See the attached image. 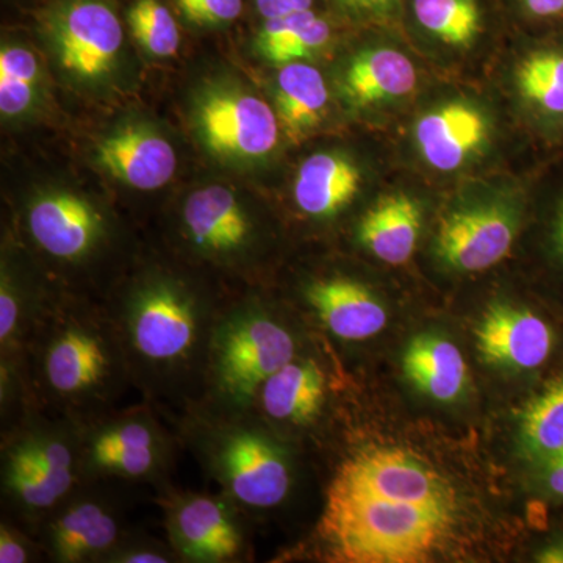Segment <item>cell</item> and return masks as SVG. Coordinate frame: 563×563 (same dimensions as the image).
<instances>
[{"instance_id": "obj_1", "label": "cell", "mask_w": 563, "mask_h": 563, "mask_svg": "<svg viewBox=\"0 0 563 563\" xmlns=\"http://www.w3.org/2000/svg\"><path fill=\"white\" fill-rule=\"evenodd\" d=\"M222 307L195 282L157 269L136 276L107 303L133 387L152 406L190 410L201 404Z\"/></svg>"}, {"instance_id": "obj_2", "label": "cell", "mask_w": 563, "mask_h": 563, "mask_svg": "<svg viewBox=\"0 0 563 563\" xmlns=\"http://www.w3.org/2000/svg\"><path fill=\"white\" fill-rule=\"evenodd\" d=\"M22 365L31 401L73 421L113 410L133 385L107 310L69 299L52 301L25 344Z\"/></svg>"}, {"instance_id": "obj_3", "label": "cell", "mask_w": 563, "mask_h": 563, "mask_svg": "<svg viewBox=\"0 0 563 563\" xmlns=\"http://www.w3.org/2000/svg\"><path fill=\"white\" fill-rule=\"evenodd\" d=\"M461 512L380 495L335 473L318 525L329 561L424 563L446 553Z\"/></svg>"}, {"instance_id": "obj_4", "label": "cell", "mask_w": 563, "mask_h": 563, "mask_svg": "<svg viewBox=\"0 0 563 563\" xmlns=\"http://www.w3.org/2000/svg\"><path fill=\"white\" fill-rule=\"evenodd\" d=\"M184 420L192 454L243 514L269 512L290 498L296 483L291 450L257 415L192 407Z\"/></svg>"}, {"instance_id": "obj_5", "label": "cell", "mask_w": 563, "mask_h": 563, "mask_svg": "<svg viewBox=\"0 0 563 563\" xmlns=\"http://www.w3.org/2000/svg\"><path fill=\"white\" fill-rule=\"evenodd\" d=\"M302 352L290 318L272 302L250 296L224 303L211 333L203 398L196 407L251 412L262 385Z\"/></svg>"}, {"instance_id": "obj_6", "label": "cell", "mask_w": 563, "mask_h": 563, "mask_svg": "<svg viewBox=\"0 0 563 563\" xmlns=\"http://www.w3.org/2000/svg\"><path fill=\"white\" fill-rule=\"evenodd\" d=\"M76 422L84 483L161 484L172 472L173 439L151 402Z\"/></svg>"}, {"instance_id": "obj_7", "label": "cell", "mask_w": 563, "mask_h": 563, "mask_svg": "<svg viewBox=\"0 0 563 563\" xmlns=\"http://www.w3.org/2000/svg\"><path fill=\"white\" fill-rule=\"evenodd\" d=\"M523 206L509 192H484L454 203L437 228L433 254L444 269L484 273L512 251Z\"/></svg>"}, {"instance_id": "obj_8", "label": "cell", "mask_w": 563, "mask_h": 563, "mask_svg": "<svg viewBox=\"0 0 563 563\" xmlns=\"http://www.w3.org/2000/svg\"><path fill=\"white\" fill-rule=\"evenodd\" d=\"M40 27L62 68L81 81L110 76L124 46V25L113 0H52Z\"/></svg>"}, {"instance_id": "obj_9", "label": "cell", "mask_w": 563, "mask_h": 563, "mask_svg": "<svg viewBox=\"0 0 563 563\" xmlns=\"http://www.w3.org/2000/svg\"><path fill=\"white\" fill-rule=\"evenodd\" d=\"M192 118L203 146L222 161H265L279 143L280 124L274 107L239 85L203 88Z\"/></svg>"}, {"instance_id": "obj_10", "label": "cell", "mask_w": 563, "mask_h": 563, "mask_svg": "<svg viewBox=\"0 0 563 563\" xmlns=\"http://www.w3.org/2000/svg\"><path fill=\"white\" fill-rule=\"evenodd\" d=\"M24 222L40 254L65 269H81L95 262L109 246L113 229L98 203L70 190L33 196Z\"/></svg>"}, {"instance_id": "obj_11", "label": "cell", "mask_w": 563, "mask_h": 563, "mask_svg": "<svg viewBox=\"0 0 563 563\" xmlns=\"http://www.w3.org/2000/svg\"><path fill=\"white\" fill-rule=\"evenodd\" d=\"M158 504L165 514L168 542L179 562L244 561L247 544L243 512L228 496L163 487Z\"/></svg>"}, {"instance_id": "obj_12", "label": "cell", "mask_w": 563, "mask_h": 563, "mask_svg": "<svg viewBox=\"0 0 563 563\" xmlns=\"http://www.w3.org/2000/svg\"><path fill=\"white\" fill-rule=\"evenodd\" d=\"M103 483H81L40 526L52 562L103 563L128 536L124 510Z\"/></svg>"}, {"instance_id": "obj_13", "label": "cell", "mask_w": 563, "mask_h": 563, "mask_svg": "<svg viewBox=\"0 0 563 563\" xmlns=\"http://www.w3.org/2000/svg\"><path fill=\"white\" fill-rule=\"evenodd\" d=\"M179 235L196 257L233 268L251 257L261 225L231 187L213 184L196 188L181 203Z\"/></svg>"}, {"instance_id": "obj_14", "label": "cell", "mask_w": 563, "mask_h": 563, "mask_svg": "<svg viewBox=\"0 0 563 563\" xmlns=\"http://www.w3.org/2000/svg\"><path fill=\"white\" fill-rule=\"evenodd\" d=\"M481 358L512 374L539 373L553 362L561 343L550 318L531 307L496 301L487 307L474 332Z\"/></svg>"}, {"instance_id": "obj_15", "label": "cell", "mask_w": 563, "mask_h": 563, "mask_svg": "<svg viewBox=\"0 0 563 563\" xmlns=\"http://www.w3.org/2000/svg\"><path fill=\"white\" fill-rule=\"evenodd\" d=\"M492 114L472 99H450L420 114L413 143L421 161L439 173H457L479 161L493 139Z\"/></svg>"}, {"instance_id": "obj_16", "label": "cell", "mask_w": 563, "mask_h": 563, "mask_svg": "<svg viewBox=\"0 0 563 563\" xmlns=\"http://www.w3.org/2000/svg\"><path fill=\"white\" fill-rule=\"evenodd\" d=\"M302 299L322 329L342 343L368 342L390 320L387 306L372 287L342 274L307 280Z\"/></svg>"}, {"instance_id": "obj_17", "label": "cell", "mask_w": 563, "mask_h": 563, "mask_svg": "<svg viewBox=\"0 0 563 563\" xmlns=\"http://www.w3.org/2000/svg\"><path fill=\"white\" fill-rule=\"evenodd\" d=\"M96 162L113 179L139 191L165 187L177 169L173 144L143 122H128L107 133L96 147Z\"/></svg>"}, {"instance_id": "obj_18", "label": "cell", "mask_w": 563, "mask_h": 563, "mask_svg": "<svg viewBox=\"0 0 563 563\" xmlns=\"http://www.w3.org/2000/svg\"><path fill=\"white\" fill-rule=\"evenodd\" d=\"M325 399L328 379L324 369L302 352L262 385L251 412L277 432L306 429L321 417Z\"/></svg>"}, {"instance_id": "obj_19", "label": "cell", "mask_w": 563, "mask_h": 563, "mask_svg": "<svg viewBox=\"0 0 563 563\" xmlns=\"http://www.w3.org/2000/svg\"><path fill=\"white\" fill-rule=\"evenodd\" d=\"M415 63L398 47L373 44L357 52L342 76L344 99L355 109L372 110L410 98L418 87Z\"/></svg>"}, {"instance_id": "obj_20", "label": "cell", "mask_w": 563, "mask_h": 563, "mask_svg": "<svg viewBox=\"0 0 563 563\" xmlns=\"http://www.w3.org/2000/svg\"><path fill=\"white\" fill-rule=\"evenodd\" d=\"M362 185L361 166L350 155L317 152L299 166L292 185V199L307 218L332 220L357 198Z\"/></svg>"}, {"instance_id": "obj_21", "label": "cell", "mask_w": 563, "mask_h": 563, "mask_svg": "<svg viewBox=\"0 0 563 563\" xmlns=\"http://www.w3.org/2000/svg\"><path fill=\"white\" fill-rule=\"evenodd\" d=\"M424 222L421 203L407 192L380 196L362 214L355 235L363 250L387 265H404L412 258Z\"/></svg>"}, {"instance_id": "obj_22", "label": "cell", "mask_w": 563, "mask_h": 563, "mask_svg": "<svg viewBox=\"0 0 563 563\" xmlns=\"http://www.w3.org/2000/svg\"><path fill=\"white\" fill-rule=\"evenodd\" d=\"M402 372L426 398L453 404L468 388V365L461 347L439 332L415 335L402 352Z\"/></svg>"}, {"instance_id": "obj_23", "label": "cell", "mask_w": 563, "mask_h": 563, "mask_svg": "<svg viewBox=\"0 0 563 563\" xmlns=\"http://www.w3.org/2000/svg\"><path fill=\"white\" fill-rule=\"evenodd\" d=\"M329 106L321 70L307 62L282 65L274 85V110L280 129L295 143L320 125Z\"/></svg>"}, {"instance_id": "obj_24", "label": "cell", "mask_w": 563, "mask_h": 563, "mask_svg": "<svg viewBox=\"0 0 563 563\" xmlns=\"http://www.w3.org/2000/svg\"><path fill=\"white\" fill-rule=\"evenodd\" d=\"M404 21L442 46L470 49L487 27V0H406Z\"/></svg>"}, {"instance_id": "obj_25", "label": "cell", "mask_w": 563, "mask_h": 563, "mask_svg": "<svg viewBox=\"0 0 563 563\" xmlns=\"http://www.w3.org/2000/svg\"><path fill=\"white\" fill-rule=\"evenodd\" d=\"M517 446L528 470L563 453V373L548 379L526 402L518 418Z\"/></svg>"}, {"instance_id": "obj_26", "label": "cell", "mask_w": 563, "mask_h": 563, "mask_svg": "<svg viewBox=\"0 0 563 563\" xmlns=\"http://www.w3.org/2000/svg\"><path fill=\"white\" fill-rule=\"evenodd\" d=\"M335 35L331 18L320 10L303 11L279 20L263 21L255 35V51L276 65L306 62L328 49Z\"/></svg>"}, {"instance_id": "obj_27", "label": "cell", "mask_w": 563, "mask_h": 563, "mask_svg": "<svg viewBox=\"0 0 563 563\" xmlns=\"http://www.w3.org/2000/svg\"><path fill=\"white\" fill-rule=\"evenodd\" d=\"M2 493L22 520L38 529L65 501L31 455L9 442L2 448Z\"/></svg>"}, {"instance_id": "obj_28", "label": "cell", "mask_w": 563, "mask_h": 563, "mask_svg": "<svg viewBox=\"0 0 563 563\" xmlns=\"http://www.w3.org/2000/svg\"><path fill=\"white\" fill-rule=\"evenodd\" d=\"M41 65L35 52L21 44L0 51V113L7 120L27 114L38 101Z\"/></svg>"}, {"instance_id": "obj_29", "label": "cell", "mask_w": 563, "mask_h": 563, "mask_svg": "<svg viewBox=\"0 0 563 563\" xmlns=\"http://www.w3.org/2000/svg\"><path fill=\"white\" fill-rule=\"evenodd\" d=\"M125 22L133 40L152 57H174L179 51V24L163 0H132L125 10Z\"/></svg>"}, {"instance_id": "obj_30", "label": "cell", "mask_w": 563, "mask_h": 563, "mask_svg": "<svg viewBox=\"0 0 563 563\" xmlns=\"http://www.w3.org/2000/svg\"><path fill=\"white\" fill-rule=\"evenodd\" d=\"M521 98L544 113L563 114V54L536 52L515 74Z\"/></svg>"}, {"instance_id": "obj_31", "label": "cell", "mask_w": 563, "mask_h": 563, "mask_svg": "<svg viewBox=\"0 0 563 563\" xmlns=\"http://www.w3.org/2000/svg\"><path fill=\"white\" fill-rule=\"evenodd\" d=\"M406 0H331L344 20L368 27L395 29L402 24Z\"/></svg>"}, {"instance_id": "obj_32", "label": "cell", "mask_w": 563, "mask_h": 563, "mask_svg": "<svg viewBox=\"0 0 563 563\" xmlns=\"http://www.w3.org/2000/svg\"><path fill=\"white\" fill-rule=\"evenodd\" d=\"M179 562L172 544L146 536L129 532L114 550L107 555L103 563H173Z\"/></svg>"}, {"instance_id": "obj_33", "label": "cell", "mask_w": 563, "mask_h": 563, "mask_svg": "<svg viewBox=\"0 0 563 563\" xmlns=\"http://www.w3.org/2000/svg\"><path fill=\"white\" fill-rule=\"evenodd\" d=\"M185 21L199 27H221L242 16L244 0H174Z\"/></svg>"}, {"instance_id": "obj_34", "label": "cell", "mask_w": 563, "mask_h": 563, "mask_svg": "<svg viewBox=\"0 0 563 563\" xmlns=\"http://www.w3.org/2000/svg\"><path fill=\"white\" fill-rule=\"evenodd\" d=\"M43 553L41 543L33 542L18 526L2 520L0 523V563H31Z\"/></svg>"}, {"instance_id": "obj_35", "label": "cell", "mask_w": 563, "mask_h": 563, "mask_svg": "<svg viewBox=\"0 0 563 563\" xmlns=\"http://www.w3.org/2000/svg\"><path fill=\"white\" fill-rule=\"evenodd\" d=\"M529 481L533 492L544 501L563 506V453L537 468L529 470Z\"/></svg>"}, {"instance_id": "obj_36", "label": "cell", "mask_w": 563, "mask_h": 563, "mask_svg": "<svg viewBox=\"0 0 563 563\" xmlns=\"http://www.w3.org/2000/svg\"><path fill=\"white\" fill-rule=\"evenodd\" d=\"M317 2L318 0H252V5L263 22L317 10Z\"/></svg>"}, {"instance_id": "obj_37", "label": "cell", "mask_w": 563, "mask_h": 563, "mask_svg": "<svg viewBox=\"0 0 563 563\" xmlns=\"http://www.w3.org/2000/svg\"><path fill=\"white\" fill-rule=\"evenodd\" d=\"M547 247L559 268L563 269V199L559 201L551 214L547 232Z\"/></svg>"}, {"instance_id": "obj_38", "label": "cell", "mask_w": 563, "mask_h": 563, "mask_svg": "<svg viewBox=\"0 0 563 563\" xmlns=\"http://www.w3.org/2000/svg\"><path fill=\"white\" fill-rule=\"evenodd\" d=\"M517 9L529 18L548 20V18L561 16L563 13V0H514Z\"/></svg>"}, {"instance_id": "obj_39", "label": "cell", "mask_w": 563, "mask_h": 563, "mask_svg": "<svg viewBox=\"0 0 563 563\" xmlns=\"http://www.w3.org/2000/svg\"><path fill=\"white\" fill-rule=\"evenodd\" d=\"M532 559L537 563H563V528L547 537V540L537 547Z\"/></svg>"}]
</instances>
